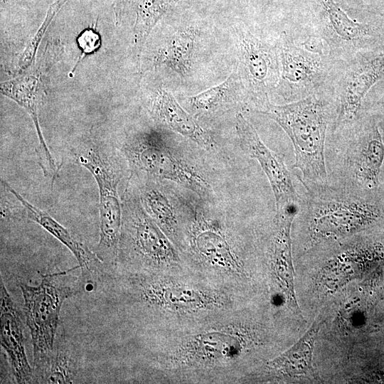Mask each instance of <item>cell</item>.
Wrapping results in <instances>:
<instances>
[{
  "label": "cell",
  "mask_w": 384,
  "mask_h": 384,
  "mask_svg": "<svg viewBox=\"0 0 384 384\" xmlns=\"http://www.w3.org/2000/svg\"><path fill=\"white\" fill-rule=\"evenodd\" d=\"M1 183L21 203L29 219L41 225L69 249L78 262L83 279L88 281L100 273L104 263L95 252L78 241L64 226L48 213L28 202L6 181L1 180Z\"/></svg>",
  "instance_id": "19"
},
{
  "label": "cell",
  "mask_w": 384,
  "mask_h": 384,
  "mask_svg": "<svg viewBox=\"0 0 384 384\" xmlns=\"http://www.w3.org/2000/svg\"><path fill=\"white\" fill-rule=\"evenodd\" d=\"M73 269L41 274L36 286L19 283L32 338L33 372L43 366L53 351L63 302L80 290L77 278L70 274Z\"/></svg>",
  "instance_id": "10"
},
{
  "label": "cell",
  "mask_w": 384,
  "mask_h": 384,
  "mask_svg": "<svg viewBox=\"0 0 384 384\" xmlns=\"http://www.w3.org/2000/svg\"><path fill=\"white\" fill-rule=\"evenodd\" d=\"M242 84L238 73H233L222 83L187 99L196 116L224 112L235 100L237 87Z\"/></svg>",
  "instance_id": "24"
},
{
  "label": "cell",
  "mask_w": 384,
  "mask_h": 384,
  "mask_svg": "<svg viewBox=\"0 0 384 384\" xmlns=\"http://www.w3.org/2000/svg\"><path fill=\"white\" fill-rule=\"evenodd\" d=\"M383 142H384V120H383Z\"/></svg>",
  "instance_id": "29"
},
{
  "label": "cell",
  "mask_w": 384,
  "mask_h": 384,
  "mask_svg": "<svg viewBox=\"0 0 384 384\" xmlns=\"http://www.w3.org/2000/svg\"><path fill=\"white\" fill-rule=\"evenodd\" d=\"M329 34L344 44L359 43L370 32L367 25L351 19L334 0H321Z\"/></svg>",
  "instance_id": "25"
},
{
  "label": "cell",
  "mask_w": 384,
  "mask_h": 384,
  "mask_svg": "<svg viewBox=\"0 0 384 384\" xmlns=\"http://www.w3.org/2000/svg\"><path fill=\"white\" fill-rule=\"evenodd\" d=\"M68 0H56L49 7L43 22L33 35L32 38L28 42L25 48L20 55L17 63L18 72L28 68L33 63L37 50L41 43L42 38L46 33L53 19L60 11L62 7Z\"/></svg>",
  "instance_id": "26"
},
{
  "label": "cell",
  "mask_w": 384,
  "mask_h": 384,
  "mask_svg": "<svg viewBox=\"0 0 384 384\" xmlns=\"http://www.w3.org/2000/svg\"><path fill=\"white\" fill-rule=\"evenodd\" d=\"M324 321L316 319L291 348L267 363L268 370L291 378L315 379L312 365L314 343Z\"/></svg>",
  "instance_id": "21"
},
{
  "label": "cell",
  "mask_w": 384,
  "mask_h": 384,
  "mask_svg": "<svg viewBox=\"0 0 384 384\" xmlns=\"http://www.w3.org/2000/svg\"><path fill=\"white\" fill-rule=\"evenodd\" d=\"M316 241L342 238L384 223V202L368 193L333 186L306 191L295 218Z\"/></svg>",
  "instance_id": "5"
},
{
  "label": "cell",
  "mask_w": 384,
  "mask_h": 384,
  "mask_svg": "<svg viewBox=\"0 0 384 384\" xmlns=\"http://www.w3.org/2000/svg\"><path fill=\"white\" fill-rule=\"evenodd\" d=\"M235 128L242 151L257 161L267 177L275 199L276 213L299 206L301 197L283 160L265 145L255 127L241 113L235 117Z\"/></svg>",
  "instance_id": "13"
},
{
  "label": "cell",
  "mask_w": 384,
  "mask_h": 384,
  "mask_svg": "<svg viewBox=\"0 0 384 384\" xmlns=\"http://www.w3.org/2000/svg\"><path fill=\"white\" fill-rule=\"evenodd\" d=\"M137 193L146 213L180 251L182 226L177 198L171 197L158 181L149 178Z\"/></svg>",
  "instance_id": "20"
},
{
  "label": "cell",
  "mask_w": 384,
  "mask_h": 384,
  "mask_svg": "<svg viewBox=\"0 0 384 384\" xmlns=\"http://www.w3.org/2000/svg\"><path fill=\"white\" fill-rule=\"evenodd\" d=\"M196 32L193 29L178 31L168 38L152 61L184 76L189 70L194 53Z\"/></svg>",
  "instance_id": "22"
},
{
  "label": "cell",
  "mask_w": 384,
  "mask_h": 384,
  "mask_svg": "<svg viewBox=\"0 0 384 384\" xmlns=\"http://www.w3.org/2000/svg\"><path fill=\"white\" fill-rule=\"evenodd\" d=\"M78 45L81 50V53L78 60L74 65L72 72H74L78 65L82 61L85 55L97 50L101 46V38L100 34L92 28H89L80 33L78 36Z\"/></svg>",
  "instance_id": "27"
},
{
  "label": "cell",
  "mask_w": 384,
  "mask_h": 384,
  "mask_svg": "<svg viewBox=\"0 0 384 384\" xmlns=\"http://www.w3.org/2000/svg\"><path fill=\"white\" fill-rule=\"evenodd\" d=\"M325 160L329 184L378 193L384 164V142L378 126L358 118L331 132Z\"/></svg>",
  "instance_id": "6"
},
{
  "label": "cell",
  "mask_w": 384,
  "mask_h": 384,
  "mask_svg": "<svg viewBox=\"0 0 384 384\" xmlns=\"http://www.w3.org/2000/svg\"><path fill=\"white\" fill-rule=\"evenodd\" d=\"M122 151L134 174L145 178L172 181L212 201L213 190L203 174L180 148L160 133L137 134L124 143Z\"/></svg>",
  "instance_id": "9"
},
{
  "label": "cell",
  "mask_w": 384,
  "mask_h": 384,
  "mask_svg": "<svg viewBox=\"0 0 384 384\" xmlns=\"http://www.w3.org/2000/svg\"><path fill=\"white\" fill-rule=\"evenodd\" d=\"M380 180H383V183H384V175H383L382 177L380 176Z\"/></svg>",
  "instance_id": "30"
},
{
  "label": "cell",
  "mask_w": 384,
  "mask_h": 384,
  "mask_svg": "<svg viewBox=\"0 0 384 384\" xmlns=\"http://www.w3.org/2000/svg\"><path fill=\"white\" fill-rule=\"evenodd\" d=\"M384 74V56L352 62L340 79L334 103L331 132L359 118L362 101L370 88Z\"/></svg>",
  "instance_id": "14"
},
{
  "label": "cell",
  "mask_w": 384,
  "mask_h": 384,
  "mask_svg": "<svg viewBox=\"0 0 384 384\" xmlns=\"http://www.w3.org/2000/svg\"><path fill=\"white\" fill-rule=\"evenodd\" d=\"M150 112L156 122L193 141L202 149L206 151L217 149V143L213 136L166 90H157L151 102Z\"/></svg>",
  "instance_id": "18"
},
{
  "label": "cell",
  "mask_w": 384,
  "mask_h": 384,
  "mask_svg": "<svg viewBox=\"0 0 384 384\" xmlns=\"http://www.w3.org/2000/svg\"><path fill=\"white\" fill-rule=\"evenodd\" d=\"M12 1H14V0H1V6L4 5H6V4H8L9 2H11Z\"/></svg>",
  "instance_id": "28"
},
{
  "label": "cell",
  "mask_w": 384,
  "mask_h": 384,
  "mask_svg": "<svg viewBox=\"0 0 384 384\" xmlns=\"http://www.w3.org/2000/svg\"><path fill=\"white\" fill-rule=\"evenodd\" d=\"M77 163L87 169L99 191L100 240L97 257L107 265H117L122 223V198L118 193L124 170L119 152L91 139L80 143L73 151Z\"/></svg>",
  "instance_id": "8"
},
{
  "label": "cell",
  "mask_w": 384,
  "mask_h": 384,
  "mask_svg": "<svg viewBox=\"0 0 384 384\" xmlns=\"http://www.w3.org/2000/svg\"><path fill=\"white\" fill-rule=\"evenodd\" d=\"M45 66L42 64L33 72L5 81L1 84V93L23 107L33 120L38 139V162L43 174L53 182L60 166L46 143L39 122V108L45 97Z\"/></svg>",
  "instance_id": "15"
},
{
  "label": "cell",
  "mask_w": 384,
  "mask_h": 384,
  "mask_svg": "<svg viewBox=\"0 0 384 384\" xmlns=\"http://www.w3.org/2000/svg\"><path fill=\"white\" fill-rule=\"evenodd\" d=\"M238 42L242 70L238 73L257 111L270 101L269 94L275 90L279 80L277 48L248 31H239Z\"/></svg>",
  "instance_id": "11"
},
{
  "label": "cell",
  "mask_w": 384,
  "mask_h": 384,
  "mask_svg": "<svg viewBox=\"0 0 384 384\" xmlns=\"http://www.w3.org/2000/svg\"><path fill=\"white\" fill-rule=\"evenodd\" d=\"M279 64L278 90L289 102L314 95L324 82L329 65L322 55L282 39L276 46Z\"/></svg>",
  "instance_id": "12"
},
{
  "label": "cell",
  "mask_w": 384,
  "mask_h": 384,
  "mask_svg": "<svg viewBox=\"0 0 384 384\" xmlns=\"http://www.w3.org/2000/svg\"><path fill=\"white\" fill-rule=\"evenodd\" d=\"M233 311L181 326L174 343L159 357L164 370L179 376H212L233 371L247 338Z\"/></svg>",
  "instance_id": "1"
},
{
  "label": "cell",
  "mask_w": 384,
  "mask_h": 384,
  "mask_svg": "<svg viewBox=\"0 0 384 384\" xmlns=\"http://www.w3.org/2000/svg\"><path fill=\"white\" fill-rule=\"evenodd\" d=\"M1 344L8 358L13 376L17 383H34L33 370L27 359L23 334V326L1 277Z\"/></svg>",
  "instance_id": "17"
},
{
  "label": "cell",
  "mask_w": 384,
  "mask_h": 384,
  "mask_svg": "<svg viewBox=\"0 0 384 384\" xmlns=\"http://www.w3.org/2000/svg\"><path fill=\"white\" fill-rule=\"evenodd\" d=\"M177 199L181 217L182 256L197 275L233 294L234 283L244 272L233 234L204 199Z\"/></svg>",
  "instance_id": "2"
},
{
  "label": "cell",
  "mask_w": 384,
  "mask_h": 384,
  "mask_svg": "<svg viewBox=\"0 0 384 384\" xmlns=\"http://www.w3.org/2000/svg\"><path fill=\"white\" fill-rule=\"evenodd\" d=\"M77 373V362L63 335L55 338L53 349L46 362L33 372L34 383H71Z\"/></svg>",
  "instance_id": "23"
},
{
  "label": "cell",
  "mask_w": 384,
  "mask_h": 384,
  "mask_svg": "<svg viewBox=\"0 0 384 384\" xmlns=\"http://www.w3.org/2000/svg\"><path fill=\"white\" fill-rule=\"evenodd\" d=\"M177 272H128L126 289L132 301L180 324L233 311V294L202 279Z\"/></svg>",
  "instance_id": "3"
},
{
  "label": "cell",
  "mask_w": 384,
  "mask_h": 384,
  "mask_svg": "<svg viewBox=\"0 0 384 384\" xmlns=\"http://www.w3.org/2000/svg\"><path fill=\"white\" fill-rule=\"evenodd\" d=\"M127 185L122 198V223L117 264L128 272H176L186 262L175 245L144 208Z\"/></svg>",
  "instance_id": "7"
},
{
  "label": "cell",
  "mask_w": 384,
  "mask_h": 384,
  "mask_svg": "<svg viewBox=\"0 0 384 384\" xmlns=\"http://www.w3.org/2000/svg\"><path fill=\"white\" fill-rule=\"evenodd\" d=\"M298 207L276 213L267 242L268 260L273 276L290 309L302 318L294 292L291 230Z\"/></svg>",
  "instance_id": "16"
},
{
  "label": "cell",
  "mask_w": 384,
  "mask_h": 384,
  "mask_svg": "<svg viewBox=\"0 0 384 384\" xmlns=\"http://www.w3.org/2000/svg\"><path fill=\"white\" fill-rule=\"evenodd\" d=\"M275 121L292 141L294 169L306 188L311 191L329 184L325 149L334 116L333 101L316 94L284 105L270 101L256 111Z\"/></svg>",
  "instance_id": "4"
}]
</instances>
